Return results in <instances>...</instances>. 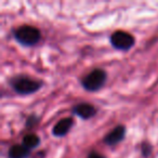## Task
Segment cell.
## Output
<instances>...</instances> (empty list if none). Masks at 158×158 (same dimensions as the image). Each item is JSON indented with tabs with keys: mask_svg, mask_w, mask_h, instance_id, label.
Instances as JSON below:
<instances>
[{
	"mask_svg": "<svg viewBox=\"0 0 158 158\" xmlns=\"http://www.w3.org/2000/svg\"><path fill=\"white\" fill-rule=\"evenodd\" d=\"M40 144V139L37 134L34 133H29L23 138V145L26 147L27 149H33L35 147H37Z\"/></svg>",
	"mask_w": 158,
	"mask_h": 158,
	"instance_id": "cell-9",
	"label": "cell"
},
{
	"mask_svg": "<svg viewBox=\"0 0 158 158\" xmlns=\"http://www.w3.org/2000/svg\"><path fill=\"white\" fill-rule=\"evenodd\" d=\"M135 39L131 34L123 31H117L110 36V44L120 51H128L134 46Z\"/></svg>",
	"mask_w": 158,
	"mask_h": 158,
	"instance_id": "cell-4",
	"label": "cell"
},
{
	"mask_svg": "<svg viewBox=\"0 0 158 158\" xmlns=\"http://www.w3.org/2000/svg\"><path fill=\"white\" fill-rule=\"evenodd\" d=\"M31 151L27 149L24 145H13L8 152L9 158H28Z\"/></svg>",
	"mask_w": 158,
	"mask_h": 158,
	"instance_id": "cell-8",
	"label": "cell"
},
{
	"mask_svg": "<svg viewBox=\"0 0 158 158\" xmlns=\"http://www.w3.org/2000/svg\"><path fill=\"white\" fill-rule=\"evenodd\" d=\"M15 39L23 46H35L41 38V34L38 28L31 25H23L14 33Z\"/></svg>",
	"mask_w": 158,
	"mask_h": 158,
	"instance_id": "cell-2",
	"label": "cell"
},
{
	"mask_svg": "<svg viewBox=\"0 0 158 158\" xmlns=\"http://www.w3.org/2000/svg\"><path fill=\"white\" fill-rule=\"evenodd\" d=\"M11 88L18 94L28 95L35 93L41 88L42 82L36 79H31L27 76H15L12 77L9 81Z\"/></svg>",
	"mask_w": 158,
	"mask_h": 158,
	"instance_id": "cell-1",
	"label": "cell"
},
{
	"mask_svg": "<svg viewBox=\"0 0 158 158\" xmlns=\"http://www.w3.org/2000/svg\"><path fill=\"white\" fill-rule=\"evenodd\" d=\"M87 158H106L105 156H103L102 154H99L97 153V152H92V153H90L88 155V157Z\"/></svg>",
	"mask_w": 158,
	"mask_h": 158,
	"instance_id": "cell-11",
	"label": "cell"
},
{
	"mask_svg": "<svg viewBox=\"0 0 158 158\" xmlns=\"http://www.w3.org/2000/svg\"><path fill=\"white\" fill-rule=\"evenodd\" d=\"M106 73L101 68H95L85 76L81 80V85L88 91H98L105 85Z\"/></svg>",
	"mask_w": 158,
	"mask_h": 158,
	"instance_id": "cell-3",
	"label": "cell"
},
{
	"mask_svg": "<svg viewBox=\"0 0 158 158\" xmlns=\"http://www.w3.org/2000/svg\"><path fill=\"white\" fill-rule=\"evenodd\" d=\"M125 135H126V127L120 125V126H117L116 128H114L110 132H108L104 136L103 141L105 142V144L110 145V146H114V145L118 144L119 142H121L125 139Z\"/></svg>",
	"mask_w": 158,
	"mask_h": 158,
	"instance_id": "cell-5",
	"label": "cell"
},
{
	"mask_svg": "<svg viewBox=\"0 0 158 158\" xmlns=\"http://www.w3.org/2000/svg\"><path fill=\"white\" fill-rule=\"evenodd\" d=\"M141 151H142V154L144 157H148L152 153V146L149 143L147 142H144L142 144V147H141Z\"/></svg>",
	"mask_w": 158,
	"mask_h": 158,
	"instance_id": "cell-10",
	"label": "cell"
},
{
	"mask_svg": "<svg viewBox=\"0 0 158 158\" xmlns=\"http://www.w3.org/2000/svg\"><path fill=\"white\" fill-rule=\"evenodd\" d=\"M73 113L81 119H90L97 114V110L94 106L89 103H80L76 104L73 107Z\"/></svg>",
	"mask_w": 158,
	"mask_h": 158,
	"instance_id": "cell-6",
	"label": "cell"
},
{
	"mask_svg": "<svg viewBox=\"0 0 158 158\" xmlns=\"http://www.w3.org/2000/svg\"><path fill=\"white\" fill-rule=\"evenodd\" d=\"M73 125H74V120L72 118H63L59 120L52 128V133L54 136H64L70 131Z\"/></svg>",
	"mask_w": 158,
	"mask_h": 158,
	"instance_id": "cell-7",
	"label": "cell"
}]
</instances>
